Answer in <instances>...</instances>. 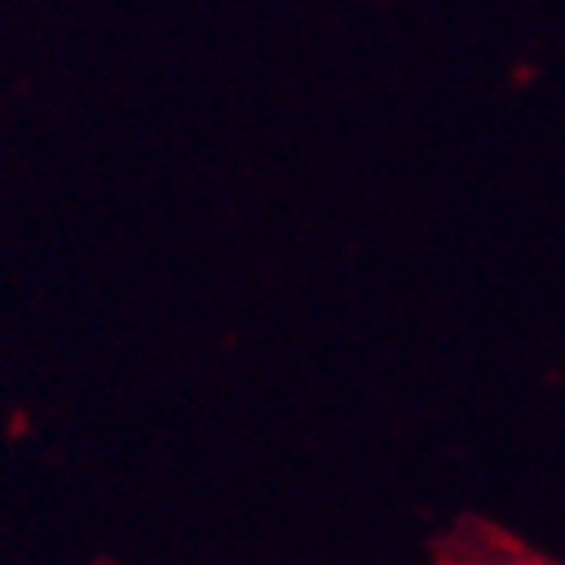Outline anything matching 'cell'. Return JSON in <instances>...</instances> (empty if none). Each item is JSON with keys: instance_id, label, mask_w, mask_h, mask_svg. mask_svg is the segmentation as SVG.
Instances as JSON below:
<instances>
[{"instance_id": "cell-1", "label": "cell", "mask_w": 565, "mask_h": 565, "mask_svg": "<svg viewBox=\"0 0 565 565\" xmlns=\"http://www.w3.org/2000/svg\"><path fill=\"white\" fill-rule=\"evenodd\" d=\"M493 565H562V562H550V557H530V554H509V557H501V562H493Z\"/></svg>"}]
</instances>
